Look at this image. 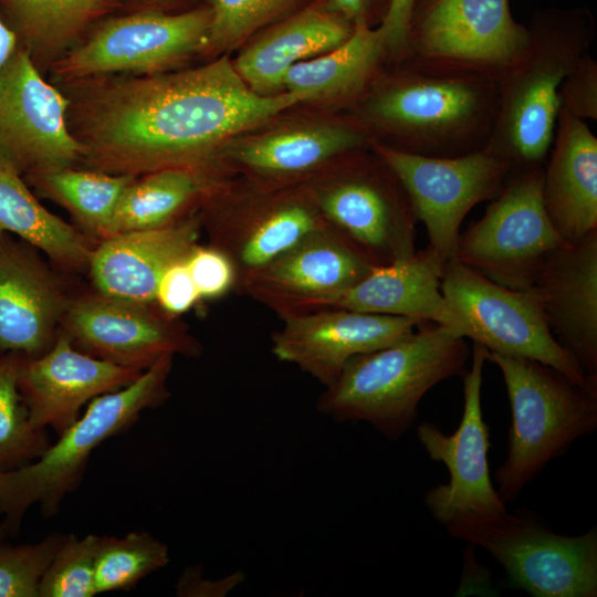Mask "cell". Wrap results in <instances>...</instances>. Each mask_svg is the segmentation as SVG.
Listing matches in <instances>:
<instances>
[{"label": "cell", "mask_w": 597, "mask_h": 597, "mask_svg": "<svg viewBox=\"0 0 597 597\" xmlns=\"http://www.w3.org/2000/svg\"><path fill=\"white\" fill-rule=\"evenodd\" d=\"M23 354L0 350V472L38 459L49 447L46 429H35L19 390Z\"/></svg>", "instance_id": "cell-34"}, {"label": "cell", "mask_w": 597, "mask_h": 597, "mask_svg": "<svg viewBox=\"0 0 597 597\" xmlns=\"http://www.w3.org/2000/svg\"><path fill=\"white\" fill-rule=\"evenodd\" d=\"M543 167L513 169L482 218L460 233L455 259L512 290H528L554 249L565 245L542 200Z\"/></svg>", "instance_id": "cell-11"}, {"label": "cell", "mask_w": 597, "mask_h": 597, "mask_svg": "<svg viewBox=\"0 0 597 597\" xmlns=\"http://www.w3.org/2000/svg\"><path fill=\"white\" fill-rule=\"evenodd\" d=\"M561 108L582 119H597V62L586 53L563 80Z\"/></svg>", "instance_id": "cell-39"}, {"label": "cell", "mask_w": 597, "mask_h": 597, "mask_svg": "<svg viewBox=\"0 0 597 597\" xmlns=\"http://www.w3.org/2000/svg\"><path fill=\"white\" fill-rule=\"evenodd\" d=\"M374 266L327 224L249 274L233 290L282 318L327 308Z\"/></svg>", "instance_id": "cell-18"}, {"label": "cell", "mask_w": 597, "mask_h": 597, "mask_svg": "<svg viewBox=\"0 0 597 597\" xmlns=\"http://www.w3.org/2000/svg\"><path fill=\"white\" fill-rule=\"evenodd\" d=\"M135 178L67 167L23 179L39 195L64 207L78 229L100 242L112 237L115 210L125 188Z\"/></svg>", "instance_id": "cell-32"}, {"label": "cell", "mask_w": 597, "mask_h": 597, "mask_svg": "<svg viewBox=\"0 0 597 597\" xmlns=\"http://www.w3.org/2000/svg\"><path fill=\"white\" fill-rule=\"evenodd\" d=\"M69 106L19 46L0 69V168L24 178L78 164L82 148L67 125Z\"/></svg>", "instance_id": "cell-15"}, {"label": "cell", "mask_w": 597, "mask_h": 597, "mask_svg": "<svg viewBox=\"0 0 597 597\" xmlns=\"http://www.w3.org/2000/svg\"><path fill=\"white\" fill-rule=\"evenodd\" d=\"M233 172L227 169L166 168L136 177L114 213L112 235L171 224L198 211Z\"/></svg>", "instance_id": "cell-29"}, {"label": "cell", "mask_w": 597, "mask_h": 597, "mask_svg": "<svg viewBox=\"0 0 597 597\" xmlns=\"http://www.w3.org/2000/svg\"><path fill=\"white\" fill-rule=\"evenodd\" d=\"M488 349L472 344L471 364L464 370L463 413L451 434L434 423L417 427V438L433 461L442 462L449 482L428 491L425 504L442 525L460 514H491L506 510L505 502L494 488L489 467L490 434L481 405L482 371Z\"/></svg>", "instance_id": "cell-17"}, {"label": "cell", "mask_w": 597, "mask_h": 597, "mask_svg": "<svg viewBox=\"0 0 597 597\" xmlns=\"http://www.w3.org/2000/svg\"><path fill=\"white\" fill-rule=\"evenodd\" d=\"M354 24L327 3H313L268 25L248 41L232 61L245 84L256 94L283 91L286 72L295 64L328 52L345 42Z\"/></svg>", "instance_id": "cell-26"}, {"label": "cell", "mask_w": 597, "mask_h": 597, "mask_svg": "<svg viewBox=\"0 0 597 597\" xmlns=\"http://www.w3.org/2000/svg\"><path fill=\"white\" fill-rule=\"evenodd\" d=\"M469 355L465 338L423 323L396 344L348 359L320 395L316 409L336 422H368L397 439L411 427L432 387L463 375Z\"/></svg>", "instance_id": "cell-4"}, {"label": "cell", "mask_w": 597, "mask_h": 597, "mask_svg": "<svg viewBox=\"0 0 597 597\" xmlns=\"http://www.w3.org/2000/svg\"><path fill=\"white\" fill-rule=\"evenodd\" d=\"M108 0H0V17L40 70L70 53Z\"/></svg>", "instance_id": "cell-31"}, {"label": "cell", "mask_w": 597, "mask_h": 597, "mask_svg": "<svg viewBox=\"0 0 597 597\" xmlns=\"http://www.w3.org/2000/svg\"><path fill=\"white\" fill-rule=\"evenodd\" d=\"M67 534L51 533L32 544L0 538V597H39V583Z\"/></svg>", "instance_id": "cell-37"}, {"label": "cell", "mask_w": 597, "mask_h": 597, "mask_svg": "<svg viewBox=\"0 0 597 597\" xmlns=\"http://www.w3.org/2000/svg\"><path fill=\"white\" fill-rule=\"evenodd\" d=\"M281 320L282 328L271 337L273 355L297 366L325 387L353 356L396 344L421 325L408 317L337 307Z\"/></svg>", "instance_id": "cell-21"}, {"label": "cell", "mask_w": 597, "mask_h": 597, "mask_svg": "<svg viewBox=\"0 0 597 597\" xmlns=\"http://www.w3.org/2000/svg\"><path fill=\"white\" fill-rule=\"evenodd\" d=\"M262 127L232 137L220 159L233 174L266 185L305 181L341 156L370 144L366 129L352 116Z\"/></svg>", "instance_id": "cell-19"}, {"label": "cell", "mask_w": 597, "mask_h": 597, "mask_svg": "<svg viewBox=\"0 0 597 597\" xmlns=\"http://www.w3.org/2000/svg\"><path fill=\"white\" fill-rule=\"evenodd\" d=\"M142 373L85 354L59 332L45 353L23 355L18 384L33 428L50 427L60 434L85 404L129 385Z\"/></svg>", "instance_id": "cell-22"}, {"label": "cell", "mask_w": 597, "mask_h": 597, "mask_svg": "<svg viewBox=\"0 0 597 597\" xmlns=\"http://www.w3.org/2000/svg\"><path fill=\"white\" fill-rule=\"evenodd\" d=\"M97 535L67 534L39 583V597H94L97 595L94 559Z\"/></svg>", "instance_id": "cell-36"}, {"label": "cell", "mask_w": 597, "mask_h": 597, "mask_svg": "<svg viewBox=\"0 0 597 597\" xmlns=\"http://www.w3.org/2000/svg\"><path fill=\"white\" fill-rule=\"evenodd\" d=\"M0 233L44 253L64 273L87 271L96 240L43 207L24 179L0 168Z\"/></svg>", "instance_id": "cell-30"}, {"label": "cell", "mask_w": 597, "mask_h": 597, "mask_svg": "<svg viewBox=\"0 0 597 597\" xmlns=\"http://www.w3.org/2000/svg\"><path fill=\"white\" fill-rule=\"evenodd\" d=\"M448 533L489 552L510 582L536 597L597 596V531L557 534L531 513L460 514Z\"/></svg>", "instance_id": "cell-8"}, {"label": "cell", "mask_w": 597, "mask_h": 597, "mask_svg": "<svg viewBox=\"0 0 597 597\" xmlns=\"http://www.w3.org/2000/svg\"><path fill=\"white\" fill-rule=\"evenodd\" d=\"M4 537H6V534L0 522V538H4Z\"/></svg>", "instance_id": "cell-45"}, {"label": "cell", "mask_w": 597, "mask_h": 597, "mask_svg": "<svg viewBox=\"0 0 597 597\" xmlns=\"http://www.w3.org/2000/svg\"><path fill=\"white\" fill-rule=\"evenodd\" d=\"M386 64L377 27L356 23L341 45L293 65L284 76L283 91L301 94L307 103L327 100L353 106Z\"/></svg>", "instance_id": "cell-28"}, {"label": "cell", "mask_w": 597, "mask_h": 597, "mask_svg": "<svg viewBox=\"0 0 597 597\" xmlns=\"http://www.w3.org/2000/svg\"><path fill=\"white\" fill-rule=\"evenodd\" d=\"M415 0H391L388 11L377 27L387 64L402 61L406 50V38Z\"/></svg>", "instance_id": "cell-41"}, {"label": "cell", "mask_w": 597, "mask_h": 597, "mask_svg": "<svg viewBox=\"0 0 597 597\" xmlns=\"http://www.w3.org/2000/svg\"><path fill=\"white\" fill-rule=\"evenodd\" d=\"M303 182L327 224L374 265L416 252L419 221L409 195L370 147L341 156Z\"/></svg>", "instance_id": "cell-7"}, {"label": "cell", "mask_w": 597, "mask_h": 597, "mask_svg": "<svg viewBox=\"0 0 597 597\" xmlns=\"http://www.w3.org/2000/svg\"><path fill=\"white\" fill-rule=\"evenodd\" d=\"M527 43L509 0H415L402 61L498 82Z\"/></svg>", "instance_id": "cell-10"}, {"label": "cell", "mask_w": 597, "mask_h": 597, "mask_svg": "<svg viewBox=\"0 0 597 597\" xmlns=\"http://www.w3.org/2000/svg\"><path fill=\"white\" fill-rule=\"evenodd\" d=\"M391 0H328L332 8L347 18L354 25L365 23L371 28L380 24Z\"/></svg>", "instance_id": "cell-43"}, {"label": "cell", "mask_w": 597, "mask_h": 597, "mask_svg": "<svg viewBox=\"0 0 597 597\" xmlns=\"http://www.w3.org/2000/svg\"><path fill=\"white\" fill-rule=\"evenodd\" d=\"M298 0H209L208 50L223 54L245 43L256 31L286 17Z\"/></svg>", "instance_id": "cell-35"}, {"label": "cell", "mask_w": 597, "mask_h": 597, "mask_svg": "<svg viewBox=\"0 0 597 597\" xmlns=\"http://www.w3.org/2000/svg\"><path fill=\"white\" fill-rule=\"evenodd\" d=\"M505 384L512 422L507 455L495 472L498 494L517 498L543 468L597 428V377L577 383L532 358L488 350Z\"/></svg>", "instance_id": "cell-6"}, {"label": "cell", "mask_w": 597, "mask_h": 597, "mask_svg": "<svg viewBox=\"0 0 597 597\" xmlns=\"http://www.w3.org/2000/svg\"><path fill=\"white\" fill-rule=\"evenodd\" d=\"M199 216L209 245L233 264L235 284L327 226L303 181L266 185L232 176L205 199Z\"/></svg>", "instance_id": "cell-9"}, {"label": "cell", "mask_w": 597, "mask_h": 597, "mask_svg": "<svg viewBox=\"0 0 597 597\" xmlns=\"http://www.w3.org/2000/svg\"><path fill=\"white\" fill-rule=\"evenodd\" d=\"M446 263L431 248L373 270L327 308L408 317L450 328L462 337L461 324L449 307L441 279Z\"/></svg>", "instance_id": "cell-27"}, {"label": "cell", "mask_w": 597, "mask_h": 597, "mask_svg": "<svg viewBox=\"0 0 597 597\" xmlns=\"http://www.w3.org/2000/svg\"><path fill=\"white\" fill-rule=\"evenodd\" d=\"M60 332L85 354L140 371L165 355L198 358L203 353L189 327L156 303L118 300L94 290L75 294Z\"/></svg>", "instance_id": "cell-16"}, {"label": "cell", "mask_w": 597, "mask_h": 597, "mask_svg": "<svg viewBox=\"0 0 597 597\" xmlns=\"http://www.w3.org/2000/svg\"><path fill=\"white\" fill-rule=\"evenodd\" d=\"M499 104L498 82L430 70L401 61L386 64L352 106L370 140L431 157L485 148Z\"/></svg>", "instance_id": "cell-2"}, {"label": "cell", "mask_w": 597, "mask_h": 597, "mask_svg": "<svg viewBox=\"0 0 597 597\" xmlns=\"http://www.w3.org/2000/svg\"><path fill=\"white\" fill-rule=\"evenodd\" d=\"M245 580L242 570H235L220 579L210 580L202 576V567L189 566L180 575L176 591L182 597H223Z\"/></svg>", "instance_id": "cell-42"}, {"label": "cell", "mask_w": 597, "mask_h": 597, "mask_svg": "<svg viewBox=\"0 0 597 597\" xmlns=\"http://www.w3.org/2000/svg\"><path fill=\"white\" fill-rule=\"evenodd\" d=\"M200 300H217L234 289L235 271L220 250L199 243L185 260Z\"/></svg>", "instance_id": "cell-38"}, {"label": "cell", "mask_w": 597, "mask_h": 597, "mask_svg": "<svg viewBox=\"0 0 597 597\" xmlns=\"http://www.w3.org/2000/svg\"><path fill=\"white\" fill-rule=\"evenodd\" d=\"M172 355H165L129 385L92 399L85 412L30 463L0 472V515L6 536H17L27 511L38 504L46 517L81 483L93 451L126 431L140 413L169 398Z\"/></svg>", "instance_id": "cell-5"}, {"label": "cell", "mask_w": 597, "mask_h": 597, "mask_svg": "<svg viewBox=\"0 0 597 597\" xmlns=\"http://www.w3.org/2000/svg\"><path fill=\"white\" fill-rule=\"evenodd\" d=\"M19 46L17 35L0 17V69L8 62Z\"/></svg>", "instance_id": "cell-44"}, {"label": "cell", "mask_w": 597, "mask_h": 597, "mask_svg": "<svg viewBox=\"0 0 597 597\" xmlns=\"http://www.w3.org/2000/svg\"><path fill=\"white\" fill-rule=\"evenodd\" d=\"M369 147L399 177L418 221L426 226L429 247L446 264L455 256L465 216L478 203L495 199L513 171L507 161L485 148L455 157H431L375 140Z\"/></svg>", "instance_id": "cell-13"}, {"label": "cell", "mask_w": 597, "mask_h": 597, "mask_svg": "<svg viewBox=\"0 0 597 597\" xmlns=\"http://www.w3.org/2000/svg\"><path fill=\"white\" fill-rule=\"evenodd\" d=\"M201 232L198 210L165 227L121 232L100 241L87 268L94 291L118 300L155 303L163 274L188 256Z\"/></svg>", "instance_id": "cell-24"}, {"label": "cell", "mask_w": 597, "mask_h": 597, "mask_svg": "<svg viewBox=\"0 0 597 597\" xmlns=\"http://www.w3.org/2000/svg\"><path fill=\"white\" fill-rule=\"evenodd\" d=\"M441 292L463 338L489 352L535 359L577 383L597 377L587 376L558 343L531 290L505 287L453 258L444 266Z\"/></svg>", "instance_id": "cell-12"}, {"label": "cell", "mask_w": 597, "mask_h": 597, "mask_svg": "<svg viewBox=\"0 0 597 597\" xmlns=\"http://www.w3.org/2000/svg\"><path fill=\"white\" fill-rule=\"evenodd\" d=\"M39 250L0 233V350L39 356L55 342L75 292Z\"/></svg>", "instance_id": "cell-20"}, {"label": "cell", "mask_w": 597, "mask_h": 597, "mask_svg": "<svg viewBox=\"0 0 597 597\" xmlns=\"http://www.w3.org/2000/svg\"><path fill=\"white\" fill-rule=\"evenodd\" d=\"M526 27L524 54L498 81V114L485 147L513 169L544 166L561 109L559 86L596 38L585 8L541 10Z\"/></svg>", "instance_id": "cell-3"}, {"label": "cell", "mask_w": 597, "mask_h": 597, "mask_svg": "<svg viewBox=\"0 0 597 597\" xmlns=\"http://www.w3.org/2000/svg\"><path fill=\"white\" fill-rule=\"evenodd\" d=\"M542 200L566 244L597 230V137L563 108L543 167Z\"/></svg>", "instance_id": "cell-25"}, {"label": "cell", "mask_w": 597, "mask_h": 597, "mask_svg": "<svg viewBox=\"0 0 597 597\" xmlns=\"http://www.w3.org/2000/svg\"><path fill=\"white\" fill-rule=\"evenodd\" d=\"M103 77L87 80L94 85L70 102L67 125L85 169L113 175L228 169L220 156L232 137L307 102L291 92L254 93L227 55L180 71Z\"/></svg>", "instance_id": "cell-1"}, {"label": "cell", "mask_w": 597, "mask_h": 597, "mask_svg": "<svg viewBox=\"0 0 597 597\" xmlns=\"http://www.w3.org/2000/svg\"><path fill=\"white\" fill-rule=\"evenodd\" d=\"M209 8L166 14L140 12L108 20L53 67L65 81L112 74L148 75L208 50Z\"/></svg>", "instance_id": "cell-14"}, {"label": "cell", "mask_w": 597, "mask_h": 597, "mask_svg": "<svg viewBox=\"0 0 597 597\" xmlns=\"http://www.w3.org/2000/svg\"><path fill=\"white\" fill-rule=\"evenodd\" d=\"M169 563L168 546L147 531L98 536L94 559L97 594L129 590Z\"/></svg>", "instance_id": "cell-33"}, {"label": "cell", "mask_w": 597, "mask_h": 597, "mask_svg": "<svg viewBox=\"0 0 597 597\" xmlns=\"http://www.w3.org/2000/svg\"><path fill=\"white\" fill-rule=\"evenodd\" d=\"M528 290L558 343L597 376V230L551 251Z\"/></svg>", "instance_id": "cell-23"}, {"label": "cell", "mask_w": 597, "mask_h": 597, "mask_svg": "<svg viewBox=\"0 0 597 597\" xmlns=\"http://www.w3.org/2000/svg\"><path fill=\"white\" fill-rule=\"evenodd\" d=\"M185 260L172 264L165 271L157 285L155 296V303L164 312L177 317L201 301Z\"/></svg>", "instance_id": "cell-40"}]
</instances>
